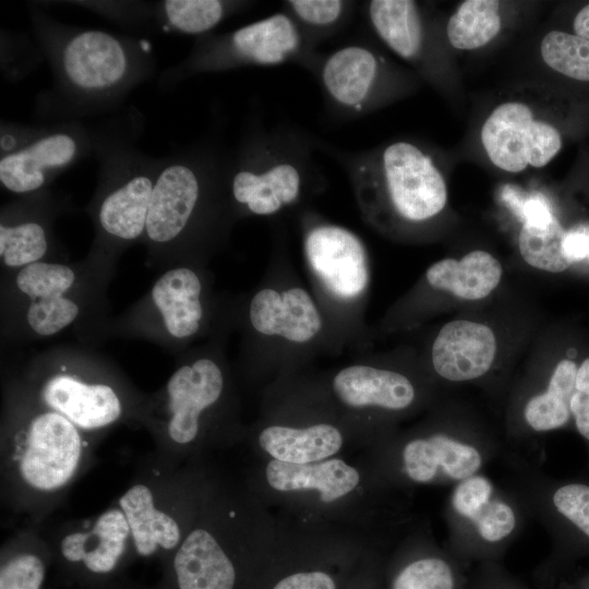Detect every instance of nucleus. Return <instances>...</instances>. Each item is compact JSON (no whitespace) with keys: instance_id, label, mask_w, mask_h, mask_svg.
<instances>
[{"instance_id":"9","label":"nucleus","mask_w":589,"mask_h":589,"mask_svg":"<svg viewBox=\"0 0 589 589\" xmlns=\"http://www.w3.org/2000/svg\"><path fill=\"white\" fill-rule=\"evenodd\" d=\"M232 296L215 289L208 266L170 267L140 299L112 316L108 338L148 341L178 357L223 329L233 332Z\"/></svg>"},{"instance_id":"2","label":"nucleus","mask_w":589,"mask_h":589,"mask_svg":"<svg viewBox=\"0 0 589 589\" xmlns=\"http://www.w3.org/2000/svg\"><path fill=\"white\" fill-rule=\"evenodd\" d=\"M254 486L263 504L278 505L293 521L353 531L387 551L416 524L409 493L366 458L357 465L338 456L306 465L265 459Z\"/></svg>"},{"instance_id":"5","label":"nucleus","mask_w":589,"mask_h":589,"mask_svg":"<svg viewBox=\"0 0 589 589\" xmlns=\"http://www.w3.org/2000/svg\"><path fill=\"white\" fill-rule=\"evenodd\" d=\"M34 34L53 75L41 111L59 117L92 115L116 107L154 70L149 49L134 38L60 24L32 12Z\"/></svg>"},{"instance_id":"35","label":"nucleus","mask_w":589,"mask_h":589,"mask_svg":"<svg viewBox=\"0 0 589 589\" xmlns=\"http://www.w3.org/2000/svg\"><path fill=\"white\" fill-rule=\"evenodd\" d=\"M543 61L554 71L578 81H589V39L551 31L542 39Z\"/></svg>"},{"instance_id":"6","label":"nucleus","mask_w":589,"mask_h":589,"mask_svg":"<svg viewBox=\"0 0 589 589\" xmlns=\"http://www.w3.org/2000/svg\"><path fill=\"white\" fill-rule=\"evenodd\" d=\"M226 328L176 357L165 385L147 397L140 420L171 445L196 447L207 440L247 433Z\"/></svg>"},{"instance_id":"38","label":"nucleus","mask_w":589,"mask_h":589,"mask_svg":"<svg viewBox=\"0 0 589 589\" xmlns=\"http://www.w3.org/2000/svg\"><path fill=\"white\" fill-rule=\"evenodd\" d=\"M468 589H529L502 562L474 565L469 573Z\"/></svg>"},{"instance_id":"28","label":"nucleus","mask_w":589,"mask_h":589,"mask_svg":"<svg viewBox=\"0 0 589 589\" xmlns=\"http://www.w3.org/2000/svg\"><path fill=\"white\" fill-rule=\"evenodd\" d=\"M577 365L561 360L550 374L544 387L522 397L517 412L512 416L507 435L514 442L531 440L565 426L570 417L569 402L575 392Z\"/></svg>"},{"instance_id":"20","label":"nucleus","mask_w":589,"mask_h":589,"mask_svg":"<svg viewBox=\"0 0 589 589\" xmlns=\"http://www.w3.org/2000/svg\"><path fill=\"white\" fill-rule=\"evenodd\" d=\"M225 185L230 209L244 217H272L292 208L310 193V182L298 158L276 153L243 154L228 172Z\"/></svg>"},{"instance_id":"26","label":"nucleus","mask_w":589,"mask_h":589,"mask_svg":"<svg viewBox=\"0 0 589 589\" xmlns=\"http://www.w3.org/2000/svg\"><path fill=\"white\" fill-rule=\"evenodd\" d=\"M497 351L494 332L488 325L454 320L436 334L430 350L434 375L450 383L482 380L491 371Z\"/></svg>"},{"instance_id":"39","label":"nucleus","mask_w":589,"mask_h":589,"mask_svg":"<svg viewBox=\"0 0 589 589\" xmlns=\"http://www.w3.org/2000/svg\"><path fill=\"white\" fill-rule=\"evenodd\" d=\"M570 413L579 434L589 441V358L577 370L575 392L569 402Z\"/></svg>"},{"instance_id":"32","label":"nucleus","mask_w":589,"mask_h":589,"mask_svg":"<svg viewBox=\"0 0 589 589\" xmlns=\"http://www.w3.org/2000/svg\"><path fill=\"white\" fill-rule=\"evenodd\" d=\"M368 16L374 32L397 56L408 61L420 58L424 27L414 1L373 0L368 4Z\"/></svg>"},{"instance_id":"40","label":"nucleus","mask_w":589,"mask_h":589,"mask_svg":"<svg viewBox=\"0 0 589 589\" xmlns=\"http://www.w3.org/2000/svg\"><path fill=\"white\" fill-rule=\"evenodd\" d=\"M385 552L372 551L344 589H384L382 566Z\"/></svg>"},{"instance_id":"14","label":"nucleus","mask_w":589,"mask_h":589,"mask_svg":"<svg viewBox=\"0 0 589 589\" xmlns=\"http://www.w3.org/2000/svg\"><path fill=\"white\" fill-rule=\"evenodd\" d=\"M372 551L385 552L357 532L277 521L245 589H344Z\"/></svg>"},{"instance_id":"21","label":"nucleus","mask_w":589,"mask_h":589,"mask_svg":"<svg viewBox=\"0 0 589 589\" xmlns=\"http://www.w3.org/2000/svg\"><path fill=\"white\" fill-rule=\"evenodd\" d=\"M92 152L93 131L75 121L32 127L19 149L1 155V187L15 196L44 191L57 176Z\"/></svg>"},{"instance_id":"15","label":"nucleus","mask_w":589,"mask_h":589,"mask_svg":"<svg viewBox=\"0 0 589 589\" xmlns=\"http://www.w3.org/2000/svg\"><path fill=\"white\" fill-rule=\"evenodd\" d=\"M337 409L352 428L358 445L371 447L398 423L432 402L431 384L418 371L368 356L320 372Z\"/></svg>"},{"instance_id":"8","label":"nucleus","mask_w":589,"mask_h":589,"mask_svg":"<svg viewBox=\"0 0 589 589\" xmlns=\"http://www.w3.org/2000/svg\"><path fill=\"white\" fill-rule=\"evenodd\" d=\"M500 441L474 420L436 410L407 430L399 428L366 448L365 458L392 486L454 485L502 456Z\"/></svg>"},{"instance_id":"24","label":"nucleus","mask_w":589,"mask_h":589,"mask_svg":"<svg viewBox=\"0 0 589 589\" xmlns=\"http://www.w3.org/2000/svg\"><path fill=\"white\" fill-rule=\"evenodd\" d=\"M468 568L425 522L414 524L385 554L384 589H468Z\"/></svg>"},{"instance_id":"27","label":"nucleus","mask_w":589,"mask_h":589,"mask_svg":"<svg viewBox=\"0 0 589 589\" xmlns=\"http://www.w3.org/2000/svg\"><path fill=\"white\" fill-rule=\"evenodd\" d=\"M382 63L369 48L345 46L321 65V82L330 103L349 115L369 109L381 82Z\"/></svg>"},{"instance_id":"29","label":"nucleus","mask_w":589,"mask_h":589,"mask_svg":"<svg viewBox=\"0 0 589 589\" xmlns=\"http://www.w3.org/2000/svg\"><path fill=\"white\" fill-rule=\"evenodd\" d=\"M137 555L154 556L160 552H175L184 536L179 521L157 507L152 490L142 483L128 489L119 498Z\"/></svg>"},{"instance_id":"7","label":"nucleus","mask_w":589,"mask_h":589,"mask_svg":"<svg viewBox=\"0 0 589 589\" xmlns=\"http://www.w3.org/2000/svg\"><path fill=\"white\" fill-rule=\"evenodd\" d=\"M14 380L37 402L84 433L140 419L147 400L108 356L80 344L36 352Z\"/></svg>"},{"instance_id":"17","label":"nucleus","mask_w":589,"mask_h":589,"mask_svg":"<svg viewBox=\"0 0 589 589\" xmlns=\"http://www.w3.org/2000/svg\"><path fill=\"white\" fill-rule=\"evenodd\" d=\"M5 425L23 484L39 493L65 486L76 473L84 432L62 414L44 407L12 378L5 387Z\"/></svg>"},{"instance_id":"36","label":"nucleus","mask_w":589,"mask_h":589,"mask_svg":"<svg viewBox=\"0 0 589 589\" xmlns=\"http://www.w3.org/2000/svg\"><path fill=\"white\" fill-rule=\"evenodd\" d=\"M48 560L31 549H19L2 556L0 589H44Z\"/></svg>"},{"instance_id":"30","label":"nucleus","mask_w":589,"mask_h":589,"mask_svg":"<svg viewBox=\"0 0 589 589\" xmlns=\"http://www.w3.org/2000/svg\"><path fill=\"white\" fill-rule=\"evenodd\" d=\"M503 267L491 253L474 250L460 260L442 259L425 272L422 287L449 292L464 300H481L500 284Z\"/></svg>"},{"instance_id":"41","label":"nucleus","mask_w":589,"mask_h":589,"mask_svg":"<svg viewBox=\"0 0 589 589\" xmlns=\"http://www.w3.org/2000/svg\"><path fill=\"white\" fill-rule=\"evenodd\" d=\"M564 252L570 266L580 265L589 271V223L565 232Z\"/></svg>"},{"instance_id":"11","label":"nucleus","mask_w":589,"mask_h":589,"mask_svg":"<svg viewBox=\"0 0 589 589\" xmlns=\"http://www.w3.org/2000/svg\"><path fill=\"white\" fill-rule=\"evenodd\" d=\"M348 173L363 220L388 237L409 236L432 221L447 203L441 171L410 142L356 155Z\"/></svg>"},{"instance_id":"22","label":"nucleus","mask_w":589,"mask_h":589,"mask_svg":"<svg viewBox=\"0 0 589 589\" xmlns=\"http://www.w3.org/2000/svg\"><path fill=\"white\" fill-rule=\"evenodd\" d=\"M71 204L49 189L15 196L0 211L1 274L45 261L69 260L57 240L53 225Z\"/></svg>"},{"instance_id":"1","label":"nucleus","mask_w":589,"mask_h":589,"mask_svg":"<svg viewBox=\"0 0 589 589\" xmlns=\"http://www.w3.org/2000/svg\"><path fill=\"white\" fill-rule=\"evenodd\" d=\"M279 237L259 283L232 296L238 380L262 389L274 381L311 369L320 357H337L323 313L300 278Z\"/></svg>"},{"instance_id":"25","label":"nucleus","mask_w":589,"mask_h":589,"mask_svg":"<svg viewBox=\"0 0 589 589\" xmlns=\"http://www.w3.org/2000/svg\"><path fill=\"white\" fill-rule=\"evenodd\" d=\"M130 529L119 507L100 514L85 531H73L60 542L64 568L80 582L99 586L116 575L124 561Z\"/></svg>"},{"instance_id":"19","label":"nucleus","mask_w":589,"mask_h":589,"mask_svg":"<svg viewBox=\"0 0 589 589\" xmlns=\"http://www.w3.org/2000/svg\"><path fill=\"white\" fill-rule=\"evenodd\" d=\"M276 525L263 536L229 541L228 534L202 519L172 553L168 589H245Z\"/></svg>"},{"instance_id":"12","label":"nucleus","mask_w":589,"mask_h":589,"mask_svg":"<svg viewBox=\"0 0 589 589\" xmlns=\"http://www.w3.org/2000/svg\"><path fill=\"white\" fill-rule=\"evenodd\" d=\"M247 433L265 459L293 465L323 461L358 445L320 372L311 369L265 386L260 417Z\"/></svg>"},{"instance_id":"31","label":"nucleus","mask_w":589,"mask_h":589,"mask_svg":"<svg viewBox=\"0 0 589 589\" xmlns=\"http://www.w3.org/2000/svg\"><path fill=\"white\" fill-rule=\"evenodd\" d=\"M518 248L524 261L538 269L561 273L570 267L564 252L565 230L548 202L530 204L522 216Z\"/></svg>"},{"instance_id":"18","label":"nucleus","mask_w":589,"mask_h":589,"mask_svg":"<svg viewBox=\"0 0 589 589\" xmlns=\"http://www.w3.org/2000/svg\"><path fill=\"white\" fill-rule=\"evenodd\" d=\"M306 41L289 13H275L230 33L203 37L178 65L165 71L170 85L188 75L244 65H277L302 57Z\"/></svg>"},{"instance_id":"34","label":"nucleus","mask_w":589,"mask_h":589,"mask_svg":"<svg viewBox=\"0 0 589 589\" xmlns=\"http://www.w3.org/2000/svg\"><path fill=\"white\" fill-rule=\"evenodd\" d=\"M500 2L495 0H467L449 17L446 34L449 44L460 50L485 46L500 33L502 21Z\"/></svg>"},{"instance_id":"42","label":"nucleus","mask_w":589,"mask_h":589,"mask_svg":"<svg viewBox=\"0 0 589 589\" xmlns=\"http://www.w3.org/2000/svg\"><path fill=\"white\" fill-rule=\"evenodd\" d=\"M573 27L576 35L589 39V3L576 14Z\"/></svg>"},{"instance_id":"3","label":"nucleus","mask_w":589,"mask_h":589,"mask_svg":"<svg viewBox=\"0 0 589 589\" xmlns=\"http://www.w3.org/2000/svg\"><path fill=\"white\" fill-rule=\"evenodd\" d=\"M117 263L89 250L79 261H45L2 273V347L41 341L68 330L91 348L108 339L112 316L107 290Z\"/></svg>"},{"instance_id":"33","label":"nucleus","mask_w":589,"mask_h":589,"mask_svg":"<svg viewBox=\"0 0 589 589\" xmlns=\"http://www.w3.org/2000/svg\"><path fill=\"white\" fill-rule=\"evenodd\" d=\"M240 2L223 0H166L154 5L161 28L182 34H204L217 26Z\"/></svg>"},{"instance_id":"10","label":"nucleus","mask_w":589,"mask_h":589,"mask_svg":"<svg viewBox=\"0 0 589 589\" xmlns=\"http://www.w3.org/2000/svg\"><path fill=\"white\" fill-rule=\"evenodd\" d=\"M309 288L338 356L364 352L373 333L365 321L372 268L364 241L351 229L304 212L300 219Z\"/></svg>"},{"instance_id":"23","label":"nucleus","mask_w":589,"mask_h":589,"mask_svg":"<svg viewBox=\"0 0 589 589\" xmlns=\"http://www.w3.org/2000/svg\"><path fill=\"white\" fill-rule=\"evenodd\" d=\"M481 142L492 164L507 172L541 168L562 146L557 129L534 119L531 108L519 101H505L492 110L482 125Z\"/></svg>"},{"instance_id":"16","label":"nucleus","mask_w":589,"mask_h":589,"mask_svg":"<svg viewBox=\"0 0 589 589\" xmlns=\"http://www.w3.org/2000/svg\"><path fill=\"white\" fill-rule=\"evenodd\" d=\"M529 518L510 488L481 472L452 485L444 506V545L467 568L502 562Z\"/></svg>"},{"instance_id":"37","label":"nucleus","mask_w":589,"mask_h":589,"mask_svg":"<svg viewBox=\"0 0 589 589\" xmlns=\"http://www.w3.org/2000/svg\"><path fill=\"white\" fill-rule=\"evenodd\" d=\"M298 24L312 31H330L346 16L349 2L341 0H291L286 2Z\"/></svg>"},{"instance_id":"43","label":"nucleus","mask_w":589,"mask_h":589,"mask_svg":"<svg viewBox=\"0 0 589 589\" xmlns=\"http://www.w3.org/2000/svg\"><path fill=\"white\" fill-rule=\"evenodd\" d=\"M580 589H589V577L581 581Z\"/></svg>"},{"instance_id":"4","label":"nucleus","mask_w":589,"mask_h":589,"mask_svg":"<svg viewBox=\"0 0 589 589\" xmlns=\"http://www.w3.org/2000/svg\"><path fill=\"white\" fill-rule=\"evenodd\" d=\"M236 221L225 172L207 155L189 149L165 157L146 221V265L158 273L178 265L208 266Z\"/></svg>"},{"instance_id":"13","label":"nucleus","mask_w":589,"mask_h":589,"mask_svg":"<svg viewBox=\"0 0 589 589\" xmlns=\"http://www.w3.org/2000/svg\"><path fill=\"white\" fill-rule=\"evenodd\" d=\"M99 161L98 180L85 212L94 239L91 251L118 262L144 242L153 189L163 158H153L134 144V133L121 125L93 131Z\"/></svg>"}]
</instances>
